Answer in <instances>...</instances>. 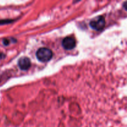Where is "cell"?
I'll return each mask as SVG.
<instances>
[{
    "label": "cell",
    "mask_w": 127,
    "mask_h": 127,
    "mask_svg": "<svg viewBox=\"0 0 127 127\" xmlns=\"http://www.w3.org/2000/svg\"><path fill=\"white\" fill-rule=\"evenodd\" d=\"M37 59L42 62H47L50 60L53 57V53L51 50L47 48H40L36 52Z\"/></svg>",
    "instance_id": "6da1fadb"
},
{
    "label": "cell",
    "mask_w": 127,
    "mask_h": 127,
    "mask_svg": "<svg viewBox=\"0 0 127 127\" xmlns=\"http://www.w3.org/2000/svg\"><path fill=\"white\" fill-rule=\"evenodd\" d=\"M105 24V19L103 16H99L92 20L89 23L91 27L96 31H100L104 27Z\"/></svg>",
    "instance_id": "7a4b0ae2"
},
{
    "label": "cell",
    "mask_w": 127,
    "mask_h": 127,
    "mask_svg": "<svg viewBox=\"0 0 127 127\" xmlns=\"http://www.w3.org/2000/svg\"><path fill=\"white\" fill-rule=\"evenodd\" d=\"M62 45L66 50H72L76 47V41L71 37H66L62 41Z\"/></svg>",
    "instance_id": "3957f363"
},
{
    "label": "cell",
    "mask_w": 127,
    "mask_h": 127,
    "mask_svg": "<svg viewBox=\"0 0 127 127\" xmlns=\"http://www.w3.org/2000/svg\"><path fill=\"white\" fill-rule=\"evenodd\" d=\"M18 65L22 70H27L31 67V62L29 58L27 57H22L19 60Z\"/></svg>",
    "instance_id": "277c9868"
},
{
    "label": "cell",
    "mask_w": 127,
    "mask_h": 127,
    "mask_svg": "<svg viewBox=\"0 0 127 127\" xmlns=\"http://www.w3.org/2000/svg\"><path fill=\"white\" fill-rule=\"evenodd\" d=\"M3 55H4L3 53H1V52H0V59H1V58L3 57Z\"/></svg>",
    "instance_id": "5b68a950"
}]
</instances>
